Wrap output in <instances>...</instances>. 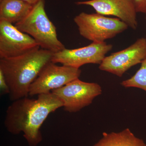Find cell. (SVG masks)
Here are the masks:
<instances>
[{"label":"cell","mask_w":146,"mask_h":146,"mask_svg":"<svg viewBox=\"0 0 146 146\" xmlns=\"http://www.w3.org/2000/svg\"><path fill=\"white\" fill-rule=\"evenodd\" d=\"M102 92L98 84L85 82L78 78L51 93L62 101L65 111L73 113L90 105Z\"/></svg>","instance_id":"5"},{"label":"cell","mask_w":146,"mask_h":146,"mask_svg":"<svg viewBox=\"0 0 146 146\" xmlns=\"http://www.w3.org/2000/svg\"><path fill=\"white\" fill-rule=\"evenodd\" d=\"M81 74L80 68L59 66L51 61L42 69L31 85L29 96L51 93L79 78Z\"/></svg>","instance_id":"6"},{"label":"cell","mask_w":146,"mask_h":146,"mask_svg":"<svg viewBox=\"0 0 146 146\" xmlns=\"http://www.w3.org/2000/svg\"><path fill=\"white\" fill-rule=\"evenodd\" d=\"M141 64L140 69L134 75L121 82L122 86L125 88H139L146 92V58Z\"/></svg>","instance_id":"13"},{"label":"cell","mask_w":146,"mask_h":146,"mask_svg":"<svg viewBox=\"0 0 146 146\" xmlns=\"http://www.w3.org/2000/svg\"><path fill=\"white\" fill-rule=\"evenodd\" d=\"M33 6L22 0H2L0 1V20L15 25L27 16Z\"/></svg>","instance_id":"11"},{"label":"cell","mask_w":146,"mask_h":146,"mask_svg":"<svg viewBox=\"0 0 146 146\" xmlns=\"http://www.w3.org/2000/svg\"><path fill=\"white\" fill-rule=\"evenodd\" d=\"M74 21L81 36L97 43L114 38L129 27L119 18H109L98 13L81 12L75 17Z\"/></svg>","instance_id":"4"},{"label":"cell","mask_w":146,"mask_h":146,"mask_svg":"<svg viewBox=\"0 0 146 146\" xmlns=\"http://www.w3.org/2000/svg\"><path fill=\"white\" fill-rule=\"evenodd\" d=\"M0 91L1 95H9V87L2 71L0 70Z\"/></svg>","instance_id":"14"},{"label":"cell","mask_w":146,"mask_h":146,"mask_svg":"<svg viewBox=\"0 0 146 146\" xmlns=\"http://www.w3.org/2000/svg\"><path fill=\"white\" fill-rule=\"evenodd\" d=\"M22 1L28 3L32 5H34L36 3L38 2L40 0H22Z\"/></svg>","instance_id":"16"},{"label":"cell","mask_w":146,"mask_h":146,"mask_svg":"<svg viewBox=\"0 0 146 146\" xmlns=\"http://www.w3.org/2000/svg\"><path fill=\"white\" fill-rule=\"evenodd\" d=\"M45 3V0H40L33 5L27 16L15 26L33 38L40 48L54 53L65 48L58 40L56 28L47 16Z\"/></svg>","instance_id":"3"},{"label":"cell","mask_w":146,"mask_h":146,"mask_svg":"<svg viewBox=\"0 0 146 146\" xmlns=\"http://www.w3.org/2000/svg\"><path fill=\"white\" fill-rule=\"evenodd\" d=\"M54 53L40 48L16 57L0 58L12 102L28 97L30 87L42 69L51 61Z\"/></svg>","instance_id":"2"},{"label":"cell","mask_w":146,"mask_h":146,"mask_svg":"<svg viewBox=\"0 0 146 146\" xmlns=\"http://www.w3.org/2000/svg\"><path fill=\"white\" fill-rule=\"evenodd\" d=\"M36 99L25 97L12 102L7 108L5 126L13 134L24 133L30 146L42 141L41 127L50 114L63 107V103L52 93L37 95Z\"/></svg>","instance_id":"1"},{"label":"cell","mask_w":146,"mask_h":146,"mask_svg":"<svg viewBox=\"0 0 146 146\" xmlns=\"http://www.w3.org/2000/svg\"><path fill=\"white\" fill-rule=\"evenodd\" d=\"M94 146H146L143 141L135 136L129 128L119 132L103 133V137Z\"/></svg>","instance_id":"12"},{"label":"cell","mask_w":146,"mask_h":146,"mask_svg":"<svg viewBox=\"0 0 146 146\" xmlns=\"http://www.w3.org/2000/svg\"><path fill=\"white\" fill-rule=\"evenodd\" d=\"M75 3L91 6L96 13L104 16H115L133 30L138 27L137 13L133 0H89Z\"/></svg>","instance_id":"10"},{"label":"cell","mask_w":146,"mask_h":146,"mask_svg":"<svg viewBox=\"0 0 146 146\" xmlns=\"http://www.w3.org/2000/svg\"><path fill=\"white\" fill-rule=\"evenodd\" d=\"M112 47L104 42H92L86 46L73 49L65 48L53 53L51 62L76 68L87 64L100 65Z\"/></svg>","instance_id":"7"},{"label":"cell","mask_w":146,"mask_h":146,"mask_svg":"<svg viewBox=\"0 0 146 146\" xmlns=\"http://www.w3.org/2000/svg\"><path fill=\"white\" fill-rule=\"evenodd\" d=\"M2 0H0V1H1Z\"/></svg>","instance_id":"18"},{"label":"cell","mask_w":146,"mask_h":146,"mask_svg":"<svg viewBox=\"0 0 146 146\" xmlns=\"http://www.w3.org/2000/svg\"><path fill=\"white\" fill-rule=\"evenodd\" d=\"M137 13L146 14V0H133Z\"/></svg>","instance_id":"15"},{"label":"cell","mask_w":146,"mask_h":146,"mask_svg":"<svg viewBox=\"0 0 146 146\" xmlns=\"http://www.w3.org/2000/svg\"><path fill=\"white\" fill-rule=\"evenodd\" d=\"M40 48L28 34L13 24L0 20V58L16 57Z\"/></svg>","instance_id":"9"},{"label":"cell","mask_w":146,"mask_h":146,"mask_svg":"<svg viewBox=\"0 0 146 146\" xmlns=\"http://www.w3.org/2000/svg\"><path fill=\"white\" fill-rule=\"evenodd\" d=\"M145 15H146L145 19H146V14H145Z\"/></svg>","instance_id":"17"},{"label":"cell","mask_w":146,"mask_h":146,"mask_svg":"<svg viewBox=\"0 0 146 146\" xmlns=\"http://www.w3.org/2000/svg\"><path fill=\"white\" fill-rule=\"evenodd\" d=\"M146 58V38H139L125 49L106 56L99 68L121 77L131 67Z\"/></svg>","instance_id":"8"}]
</instances>
